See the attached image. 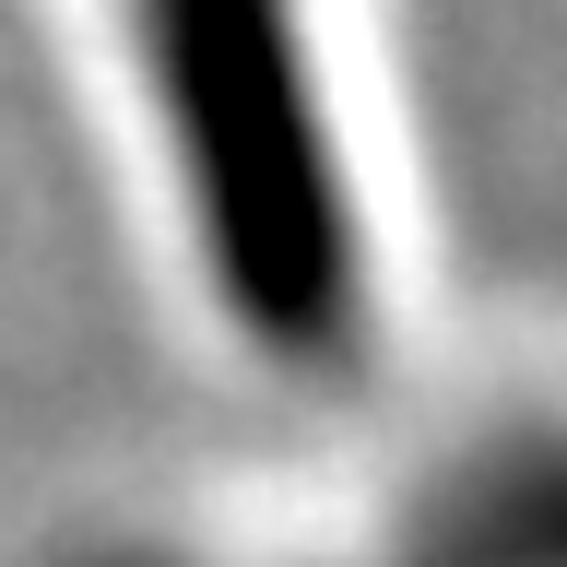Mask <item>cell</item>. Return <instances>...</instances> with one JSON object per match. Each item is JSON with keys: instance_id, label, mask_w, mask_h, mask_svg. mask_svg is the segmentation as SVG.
<instances>
[{"instance_id": "6da1fadb", "label": "cell", "mask_w": 567, "mask_h": 567, "mask_svg": "<svg viewBox=\"0 0 567 567\" xmlns=\"http://www.w3.org/2000/svg\"><path fill=\"white\" fill-rule=\"evenodd\" d=\"M118 35L177 154L213 296L248 343L331 354L367 308V225L308 0H118Z\"/></svg>"}, {"instance_id": "7a4b0ae2", "label": "cell", "mask_w": 567, "mask_h": 567, "mask_svg": "<svg viewBox=\"0 0 567 567\" xmlns=\"http://www.w3.org/2000/svg\"><path fill=\"white\" fill-rule=\"evenodd\" d=\"M437 567H567V450H520L485 485H461Z\"/></svg>"}]
</instances>
